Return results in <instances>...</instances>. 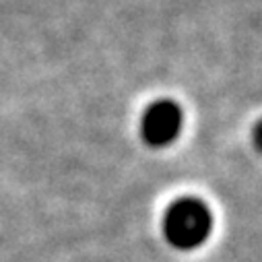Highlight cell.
<instances>
[{
    "mask_svg": "<svg viewBox=\"0 0 262 262\" xmlns=\"http://www.w3.org/2000/svg\"><path fill=\"white\" fill-rule=\"evenodd\" d=\"M252 143H254L256 151L262 153V120H258L256 126L252 128Z\"/></svg>",
    "mask_w": 262,
    "mask_h": 262,
    "instance_id": "cell-3",
    "label": "cell"
},
{
    "mask_svg": "<svg viewBox=\"0 0 262 262\" xmlns=\"http://www.w3.org/2000/svg\"><path fill=\"white\" fill-rule=\"evenodd\" d=\"M213 229V217L209 207L199 199L176 201L163 221V231L167 242L180 250L199 248Z\"/></svg>",
    "mask_w": 262,
    "mask_h": 262,
    "instance_id": "cell-1",
    "label": "cell"
},
{
    "mask_svg": "<svg viewBox=\"0 0 262 262\" xmlns=\"http://www.w3.org/2000/svg\"><path fill=\"white\" fill-rule=\"evenodd\" d=\"M182 130V110L169 99H161L149 105L143 114L141 135L143 141L151 147L169 145Z\"/></svg>",
    "mask_w": 262,
    "mask_h": 262,
    "instance_id": "cell-2",
    "label": "cell"
}]
</instances>
